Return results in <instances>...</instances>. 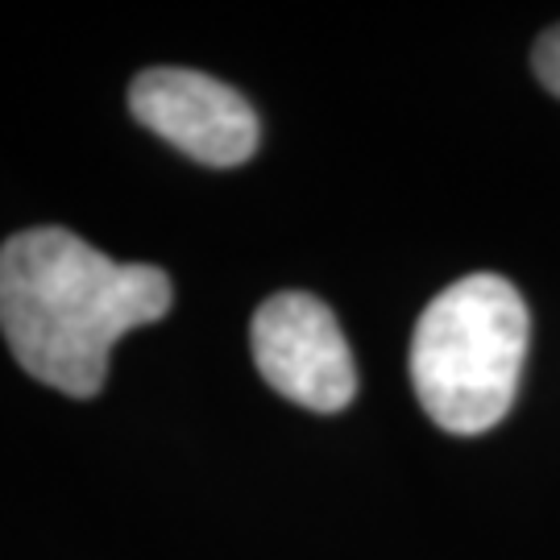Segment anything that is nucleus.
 Wrapping results in <instances>:
<instances>
[{
    "instance_id": "obj_1",
    "label": "nucleus",
    "mask_w": 560,
    "mask_h": 560,
    "mask_svg": "<svg viewBox=\"0 0 560 560\" xmlns=\"http://www.w3.org/2000/svg\"><path fill=\"white\" fill-rule=\"evenodd\" d=\"M171 275L113 261L71 229L42 224L0 245V332L34 382L96 399L113 345L171 312Z\"/></svg>"
},
{
    "instance_id": "obj_2",
    "label": "nucleus",
    "mask_w": 560,
    "mask_h": 560,
    "mask_svg": "<svg viewBox=\"0 0 560 560\" xmlns=\"http://www.w3.org/2000/svg\"><path fill=\"white\" fill-rule=\"evenodd\" d=\"M527 303L502 275H465L423 307L411 337V386L444 432L502 423L527 361Z\"/></svg>"
},
{
    "instance_id": "obj_3",
    "label": "nucleus",
    "mask_w": 560,
    "mask_h": 560,
    "mask_svg": "<svg viewBox=\"0 0 560 560\" xmlns=\"http://www.w3.org/2000/svg\"><path fill=\"white\" fill-rule=\"evenodd\" d=\"M254 365L282 399L307 411H345L358 395V365L332 307L307 291H279L249 324Z\"/></svg>"
},
{
    "instance_id": "obj_4",
    "label": "nucleus",
    "mask_w": 560,
    "mask_h": 560,
    "mask_svg": "<svg viewBox=\"0 0 560 560\" xmlns=\"http://www.w3.org/2000/svg\"><path fill=\"white\" fill-rule=\"evenodd\" d=\"M129 113L203 166H241L258 150V113L237 88L187 67H150L129 83Z\"/></svg>"
},
{
    "instance_id": "obj_5",
    "label": "nucleus",
    "mask_w": 560,
    "mask_h": 560,
    "mask_svg": "<svg viewBox=\"0 0 560 560\" xmlns=\"http://www.w3.org/2000/svg\"><path fill=\"white\" fill-rule=\"evenodd\" d=\"M532 67H536V75H540L544 88H548L552 96H560V25L557 30H548V34L536 42Z\"/></svg>"
}]
</instances>
